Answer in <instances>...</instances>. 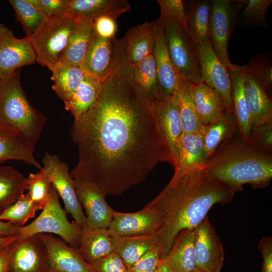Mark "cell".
<instances>
[{"label":"cell","mask_w":272,"mask_h":272,"mask_svg":"<svg viewBox=\"0 0 272 272\" xmlns=\"http://www.w3.org/2000/svg\"><path fill=\"white\" fill-rule=\"evenodd\" d=\"M20 70L0 79V123L11 127L35 148L47 117L28 101L21 83Z\"/></svg>","instance_id":"cell-4"},{"label":"cell","mask_w":272,"mask_h":272,"mask_svg":"<svg viewBox=\"0 0 272 272\" xmlns=\"http://www.w3.org/2000/svg\"><path fill=\"white\" fill-rule=\"evenodd\" d=\"M78 251L90 264L113 251L107 229L81 227Z\"/></svg>","instance_id":"cell-25"},{"label":"cell","mask_w":272,"mask_h":272,"mask_svg":"<svg viewBox=\"0 0 272 272\" xmlns=\"http://www.w3.org/2000/svg\"><path fill=\"white\" fill-rule=\"evenodd\" d=\"M174 97L178 109L183 133H202L204 125L194 105L190 83L179 78Z\"/></svg>","instance_id":"cell-33"},{"label":"cell","mask_w":272,"mask_h":272,"mask_svg":"<svg viewBox=\"0 0 272 272\" xmlns=\"http://www.w3.org/2000/svg\"><path fill=\"white\" fill-rule=\"evenodd\" d=\"M8 272H49L47 248L39 234L19 236L10 257Z\"/></svg>","instance_id":"cell-14"},{"label":"cell","mask_w":272,"mask_h":272,"mask_svg":"<svg viewBox=\"0 0 272 272\" xmlns=\"http://www.w3.org/2000/svg\"><path fill=\"white\" fill-rule=\"evenodd\" d=\"M42 162L43 169L63 202L66 212L70 214L74 221L80 226H87L86 217L79 200L74 180L69 171L68 165L57 155L47 151Z\"/></svg>","instance_id":"cell-10"},{"label":"cell","mask_w":272,"mask_h":272,"mask_svg":"<svg viewBox=\"0 0 272 272\" xmlns=\"http://www.w3.org/2000/svg\"><path fill=\"white\" fill-rule=\"evenodd\" d=\"M242 13L239 15L238 24L241 27H258L266 28L268 24L266 13L272 3L271 0H243Z\"/></svg>","instance_id":"cell-40"},{"label":"cell","mask_w":272,"mask_h":272,"mask_svg":"<svg viewBox=\"0 0 272 272\" xmlns=\"http://www.w3.org/2000/svg\"><path fill=\"white\" fill-rule=\"evenodd\" d=\"M19 238L18 236L0 237V252L14 243Z\"/></svg>","instance_id":"cell-52"},{"label":"cell","mask_w":272,"mask_h":272,"mask_svg":"<svg viewBox=\"0 0 272 272\" xmlns=\"http://www.w3.org/2000/svg\"><path fill=\"white\" fill-rule=\"evenodd\" d=\"M59 195L52 185L48 197L39 215L32 222L20 227V238L40 234L57 235L71 246L78 248L81 226L70 222L66 212L59 200Z\"/></svg>","instance_id":"cell-7"},{"label":"cell","mask_w":272,"mask_h":272,"mask_svg":"<svg viewBox=\"0 0 272 272\" xmlns=\"http://www.w3.org/2000/svg\"><path fill=\"white\" fill-rule=\"evenodd\" d=\"M156 272H172L169 268L167 266L164 261L162 260V261L159 265Z\"/></svg>","instance_id":"cell-53"},{"label":"cell","mask_w":272,"mask_h":272,"mask_svg":"<svg viewBox=\"0 0 272 272\" xmlns=\"http://www.w3.org/2000/svg\"><path fill=\"white\" fill-rule=\"evenodd\" d=\"M71 134L79 155L72 178L93 184L105 196L141 183L161 162L173 165L153 104L126 59L102 82L93 104L74 120Z\"/></svg>","instance_id":"cell-1"},{"label":"cell","mask_w":272,"mask_h":272,"mask_svg":"<svg viewBox=\"0 0 272 272\" xmlns=\"http://www.w3.org/2000/svg\"><path fill=\"white\" fill-rule=\"evenodd\" d=\"M126 59L121 39L115 37L105 38L97 35L94 30L80 68L85 73L103 82Z\"/></svg>","instance_id":"cell-9"},{"label":"cell","mask_w":272,"mask_h":272,"mask_svg":"<svg viewBox=\"0 0 272 272\" xmlns=\"http://www.w3.org/2000/svg\"><path fill=\"white\" fill-rule=\"evenodd\" d=\"M130 7L126 0H69L67 15L77 20L93 22L103 16L116 19Z\"/></svg>","instance_id":"cell-22"},{"label":"cell","mask_w":272,"mask_h":272,"mask_svg":"<svg viewBox=\"0 0 272 272\" xmlns=\"http://www.w3.org/2000/svg\"><path fill=\"white\" fill-rule=\"evenodd\" d=\"M131 65L135 81L146 92L153 104L161 100L153 54L139 62Z\"/></svg>","instance_id":"cell-37"},{"label":"cell","mask_w":272,"mask_h":272,"mask_svg":"<svg viewBox=\"0 0 272 272\" xmlns=\"http://www.w3.org/2000/svg\"><path fill=\"white\" fill-rule=\"evenodd\" d=\"M39 236L47 248L49 272H95L77 248L60 238L47 234Z\"/></svg>","instance_id":"cell-17"},{"label":"cell","mask_w":272,"mask_h":272,"mask_svg":"<svg viewBox=\"0 0 272 272\" xmlns=\"http://www.w3.org/2000/svg\"><path fill=\"white\" fill-rule=\"evenodd\" d=\"M203 168L190 169L172 177L150 202L162 217L161 226L156 232L162 260L180 231L193 230L213 206L227 204L234 197L235 193L228 186L209 177Z\"/></svg>","instance_id":"cell-2"},{"label":"cell","mask_w":272,"mask_h":272,"mask_svg":"<svg viewBox=\"0 0 272 272\" xmlns=\"http://www.w3.org/2000/svg\"><path fill=\"white\" fill-rule=\"evenodd\" d=\"M244 88L250 111L252 125H258L272 121L271 94L255 76L242 65Z\"/></svg>","instance_id":"cell-20"},{"label":"cell","mask_w":272,"mask_h":272,"mask_svg":"<svg viewBox=\"0 0 272 272\" xmlns=\"http://www.w3.org/2000/svg\"><path fill=\"white\" fill-rule=\"evenodd\" d=\"M190 35L196 46L209 39V23L212 0L182 1Z\"/></svg>","instance_id":"cell-26"},{"label":"cell","mask_w":272,"mask_h":272,"mask_svg":"<svg viewBox=\"0 0 272 272\" xmlns=\"http://www.w3.org/2000/svg\"><path fill=\"white\" fill-rule=\"evenodd\" d=\"M52 89L66 104L83 80L85 73L78 66L58 61L50 70Z\"/></svg>","instance_id":"cell-34"},{"label":"cell","mask_w":272,"mask_h":272,"mask_svg":"<svg viewBox=\"0 0 272 272\" xmlns=\"http://www.w3.org/2000/svg\"><path fill=\"white\" fill-rule=\"evenodd\" d=\"M252 73L264 88L271 94L272 88V65L270 57L266 55L253 56L249 63L245 65Z\"/></svg>","instance_id":"cell-42"},{"label":"cell","mask_w":272,"mask_h":272,"mask_svg":"<svg viewBox=\"0 0 272 272\" xmlns=\"http://www.w3.org/2000/svg\"><path fill=\"white\" fill-rule=\"evenodd\" d=\"M43 208L41 205L33 201L28 192L23 193L13 205L0 215V221H7L16 226L22 227Z\"/></svg>","instance_id":"cell-38"},{"label":"cell","mask_w":272,"mask_h":272,"mask_svg":"<svg viewBox=\"0 0 272 272\" xmlns=\"http://www.w3.org/2000/svg\"><path fill=\"white\" fill-rule=\"evenodd\" d=\"M243 0H212L209 37L213 48L227 70L236 68L229 58L228 45L231 35L238 25Z\"/></svg>","instance_id":"cell-8"},{"label":"cell","mask_w":272,"mask_h":272,"mask_svg":"<svg viewBox=\"0 0 272 272\" xmlns=\"http://www.w3.org/2000/svg\"><path fill=\"white\" fill-rule=\"evenodd\" d=\"M209 159L202 133H183L173 177L178 176L190 169L204 167Z\"/></svg>","instance_id":"cell-27"},{"label":"cell","mask_w":272,"mask_h":272,"mask_svg":"<svg viewBox=\"0 0 272 272\" xmlns=\"http://www.w3.org/2000/svg\"><path fill=\"white\" fill-rule=\"evenodd\" d=\"M102 82L85 73L83 81L69 101L64 104L66 110L77 120L85 114L93 104L100 92Z\"/></svg>","instance_id":"cell-35"},{"label":"cell","mask_w":272,"mask_h":272,"mask_svg":"<svg viewBox=\"0 0 272 272\" xmlns=\"http://www.w3.org/2000/svg\"><path fill=\"white\" fill-rule=\"evenodd\" d=\"M155 21V45L153 53L155 60L161 100L168 99L174 94L179 80L170 57L162 21Z\"/></svg>","instance_id":"cell-18"},{"label":"cell","mask_w":272,"mask_h":272,"mask_svg":"<svg viewBox=\"0 0 272 272\" xmlns=\"http://www.w3.org/2000/svg\"><path fill=\"white\" fill-rule=\"evenodd\" d=\"M238 131L234 113L225 111L218 118L203 126L202 135L204 146L210 158L223 144L229 141Z\"/></svg>","instance_id":"cell-29"},{"label":"cell","mask_w":272,"mask_h":272,"mask_svg":"<svg viewBox=\"0 0 272 272\" xmlns=\"http://www.w3.org/2000/svg\"><path fill=\"white\" fill-rule=\"evenodd\" d=\"M90 265L95 272H129L122 259L114 251Z\"/></svg>","instance_id":"cell-46"},{"label":"cell","mask_w":272,"mask_h":272,"mask_svg":"<svg viewBox=\"0 0 272 272\" xmlns=\"http://www.w3.org/2000/svg\"><path fill=\"white\" fill-rule=\"evenodd\" d=\"M74 180L79 200L86 213L87 225L92 228L107 229L114 210L107 203L105 195L90 182Z\"/></svg>","instance_id":"cell-16"},{"label":"cell","mask_w":272,"mask_h":272,"mask_svg":"<svg viewBox=\"0 0 272 272\" xmlns=\"http://www.w3.org/2000/svg\"><path fill=\"white\" fill-rule=\"evenodd\" d=\"M35 148L9 126L0 123V163L19 160L39 170L42 166L34 157Z\"/></svg>","instance_id":"cell-24"},{"label":"cell","mask_w":272,"mask_h":272,"mask_svg":"<svg viewBox=\"0 0 272 272\" xmlns=\"http://www.w3.org/2000/svg\"><path fill=\"white\" fill-rule=\"evenodd\" d=\"M162 217L150 202L141 210L133 213L114 211L107 228L111 236H126L156 233L160 228Z\"/></svg>","instance_id":"cell-13"},{"label":"cell","mask_w":272,"mask_h":272,"mask_svg":"<svg viewBox=\"0 0 272 272\" xmlns=\"http://www.w3.org/2000/svg\"><path fill=\"white\" fill-rule=\"evenodd\" d=\"M203 170L234 193L246 184L254 188H264L272 178V156L253 148L238 133L216 151Z\"/></svg>","instance_id":"cell-3"},{"label":"cell","mask_w":272,"mask_h":272,"mask_svg":"<svg viewBox=\"0 0 272 272\" xmlns=\"http://www.w3.org/2000/svg\"><path fill=\"white\" fill-rule=\"evenodd\" d=\"M20 232V227L9 222L0 221V237L18 236Z\"/></svg>","instance_id":"cell-51"},{"label":"cell","mask_w":272,"mask_h":272,"mask_svg":"<svg viewBox=\"0 0 272 272\" xmlns=\"http://www.w3.org/2000/svg\"><path fill=\"white\" fill-rule=\"evenodd\" d=\"M77 21L59 61L80 67L94 31V22L86 20Z\"/></svg>","instance_id":"cell-28"},{"label":"cell","mask_w":272,"mask_h":272,"mask_svg":"<svg viewBox=\"0 0 272 272\" xmlns=\"http://www.w3.org/2000/svg\"><path fill=\"white\" fill-rule=\"evenodd\" d=\"M94 30L103 38L114 37L117 30L116 19L109 16L98 18L94 22Z\"/></svg>","instance_id":"cell-48"},{"label":"cell","mask_w":272,"mask_h":272,"mask_svg":"<svg viewBox=\"0 0 272 272\" xmlns=\"http://www.w3.org/2000/svg\"><path fill=\"white\" fill-rule=\"evenodd\" d=\"M47 17L67 15L69 0H28Z\"/></svg>","instance_id":"cell-47"},{"label":"cell","mask_w":272,"mask_h":272,"mask_svg":"<svg viewBox=\"0 0 272 272\" xmlns=\"http://www.w3.org/2000/svg\"><path fill=\"white\" fill-rule=\"evenodd\" d=\"M113 251L129 267L154 246L157 241L156 233L126 236H111Z\"/></svg>","instance_id":"cell-32"},{"label":"cell","mask_w":272,"mask_h":272,"mask_svg":"<svg viewBox=\"0 0 272 272\" xmlns=\"http://www.w3.org/2000/svg\"><path fill=\"white\" fill-rule=\"evenodd\" d=\"M190 88L196 111L203 125L213 121L226 111L220 95L203 82L190 83Z\"/></svg>","instance_id":"cell-31"},{"label":"cell","mask_w":272,"mask_h":272,"mask_svg":"<svg viewBox=\"0 0 272 272\" xmlns=\"http://www.w3.org/2000/svg\"><path fill=\"white\" fill-rule=\"evenodd\" d=\"M26 185L31 199L44 207L52 185L43 168L37 173L29 174Z\"/></svg>","instance_id":"cell-41"},{"label":"cell","mask_w":272,"mask_h":272,"mask_svg":"<svg viewBox=\"0 0 272 272\" xmlns=\"http://www.w3.org/2000/svg\"><path fill=\"white\" fill-rule=\"evenodd\" d=\"M262 259L261 272H272V238H262L258 244Z\"/></svg>","instance_id":"cell-49"},{"label":"cell","mask_w":272,"mask_h":272,"mask_svg":"<svg viewBox=\"0 0 272 272\" xmlns=\"http://www.w3.org/2000/svg\"><path fill=\"white\" fill-rule=\"evenodd\" d=\"M227 70L231 82L232 103L238 134L246 141L252 125L244 88L243 70L242 66L236 65V69Z\"/></svg>","instance_id":"cell-30"},{"label":"cell","mask_w":272,"mask_h":272,"mask_svg":"<svg viewBox=\"0 0 272 272\" xmlns=\"http://www.w3.org/2000/svg\"><path fill=\"white\" fill-rule=\"evenodd\" d=\"M157 2L160 8V18L170 17L177 20L189 33L182 1L157 0Z\"/></svg>","instance_id":"cell-45"},{"label":"cell","mask_w":272,"mask_h":272,"mask_svg":"<svg viewBox=\"0 0 272 272\" xmlns=\"http://www.w3.org/2000/svg\"><path fill=\"white\" fill-rule=\"evenodd\" d=\"M14 9L17 20L21 24L27 38L34 34L48 18L28 0L9 1Z\"/></svg>","instance_id":"cell-39"},{"label":"cell","mask_w":272,"mask_h":272,"mask_svg":"<svg viewBox=\"0 0 272 272\" xmlns=\"http://www.w3.org/2000/svg\"><path fill=\"white\" fill-rule=\"evenodd\" d=\"M161 261L160 249L156 244L128 267L129 272H156Z\"/></svg>","instance_id":"cell-44"},{"label":"cell","mask_w":272,"mask_h":272,"mask_svg":"<svg viewBox=\"0 0 272 272\" xmlns=\"http://www.w3.org/2000/svg\"><path fill=\"white\" fill-rule=\"evenodd\" d=\"M26 179L11 166H0V215L24 193Z\"/></svg>","instance_id":"cell-36"},{"label":"cell","mask_w":272,"mask_h":272,"mask_svg":"<svg viewBox=\"0 0 272 272\" xmlns=\"http://www.w3.org/2000/svg\"></svg>","instance_id":"cell-54"},{"label":"cell","mask_w":272,"mask_h":272,"mask_svg":"<svg viewBox=\"0 0 272 272\" xmlns=\"http://www.w3.org/2000/svg\"><path fill=\"white\" fill-rule=\"evenodd\" d=\"M35 61V54L27 38H17L12 30L0 24V79Z\"/></svg>","instance_id":"cell-15"},{"label":"cell","mask_w":272,"mask_h":272,"mask_svg":"<svg viewBox=\"0 0 272 272\" xmlns=\"http://www.w3.org/2000/svg\"><path fill=\"white\" fill-rule=\"evenodd\" d=\"M16 241L0 252V272L9 271V261Z\"/></svg>","instance_id":"cell-50"},{"label":"cell","mask_w":272,"mask_h":272,"mask_svg":"<svg viewBox=\"0 0 272 272\" xmlns=\"http://www.w3.org/2000/svg\"><path fill=\"white\" fill-rule=\"evenodd\" d=\"M194 255L199 272H221L225 260L223 244L208 216L193 229Z\"/></svg>","instance_id":"cell-11"},{"label":"cell","mask_w":272,"mask_h":272,"mask_svg":"<svg viewBox=\"0 0 272 272\" xmlns=\"http://www.w3.org/2000/svg\"><path fill=\"white\" fill-rule=\"evenodd\" d=\"M159 19L162 21L168 53L179 77L191 84L202 82L196 46L189 33L172 18Z\"/></svg>","instance_id":"cell-5"},{"label":"cell","mask_w":272,"mask_h":272,"mask_svg":"<svg viewBox=\"0 0 272 272\" xmlns=\"http://www.w3.org/2000/svg\"><path fill=\"white\" fill-rule=\"evenodd\" d=\"M154 112L163 138L173 160V166L179 158L183 129L178 109L174 95L154 104Z\"/></svg>","instance_id":"cell-19"},{"label":"cell","mask_w":272,"mask_h":272,"mask_svg":"<svg viewBox=\"0 0 272 272\" xmlns=\"http://www.w3.org/2000/svg\"><path fill=\"white\" fill-rule=\"evenodd\" d=\"M77 22L68 15L48 17L34 34L27 38L36 61L50 70L59 61Z\"/></svg>","instance_id":"cell-6"},{"label":"cell","mask_w":272,"mask_h":272,"mask_svg":"<svg viewBox=\"0 0 272 272\" xmlns=\"http://www.w3.org/2000/svg\"><path fill=\"white\" fill-rule=\"evenodd\" d=\"M202 82L215 90L221 96L226 111L234 113L232 85L227 69L216 54L210 39L196 46Z\"/></svg>","instance_id":"cell-12"},{"label":"cell","mask_w":272,"mask_h":272,"mask_svg":"<svg viewBox=\"0 0 272 272\" xmlns=\"http://www.w3.org/2000/svg\"><path fill=\"white\" fill-rule=\"evenodd\" d=\"M155 37V21L130 28L121 39L126 61L134 64L152 54Z\"/></svg>","instance_id":"cell-21"},{"label":"cell","mask_w":272,"mask_h":272,"mask_svg":"<svg viewBox=\"0 0 272 272\" xmlns=\"http://www.w3.org/2000/svg\"><path fill=\"white\" fill-rule=\"evenodd\" d=\"M162 260L172 272H199L195 260L193 230L180 231Z\"/></svg>","instance_id":"cell-23"},{"label":"cell","mask_w":272,"mask_h":272,"mask_svg":"<svg viewBox=\"0 0 272 272\" xmlns=\"http://www.w3.org/2000/svg\"><path fill=\"white\" fill-rule=\"evenodd\" d=\"M247 143L253 148L265 152L272 151V121L252 126Z\"/></svg>","instance_id":"cell-43"}]
</instances>
